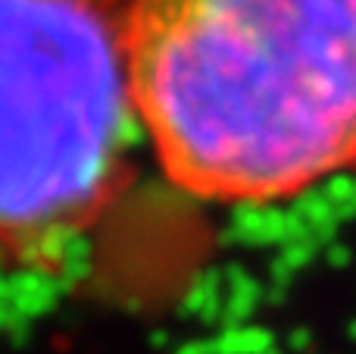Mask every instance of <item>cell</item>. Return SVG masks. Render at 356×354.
I'll list each match as a JSON object with an SVG mask.
<instances>
[{
    "label": "cell",
    "instance_id": "obj_1",
    "mask_svg": "<svg viewBox=\"0 0 356 354\" xmlns=\"http://www.w3.org/2000/svg\"><path fill=\"white\" fill-rule=\"evenodd\" d=\"M119 31L181 192L272 204L356 167V0H125Z\"/></svg>",
    "mask_w": 356,
    "mask_h": 354
},
{
    "label": "cell",
    "instance_id": "obj_2",
    "mask_svg": "<svg viewBox=\"0 0 356 354\" xmlns=\"http://www.w3.org/2000/svg\"><path fill=\"white\" fill-rule=\"evenodd\" d=\"M138 116L106 0H0V254L54 261L129 179Z\"/></svg>",
    "mask_w": 356,
    "mask_h": 354
}]
</instances>
